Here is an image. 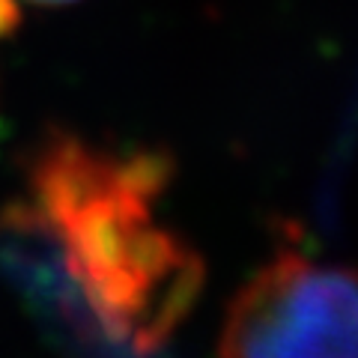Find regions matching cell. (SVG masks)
<instances>
[{
    "label": "cell",
    "mask_w": 358,
    "mask_h": 358,
    "mask_svg": "<svg viewBox=\"0 0 358 358\" xmlns=\"http://www.w3.org/2000/svg\"><path fill=\"white\" fill-rule=\"evenodd\" d=\"M171 173L164 152L120 155L69 131H48L27 167L24 203L54 263L105 334L138 352L159 350L203 287L200 257L152 218Z\"/></svg>",
    "instance_id": "6da1fadb"
},
{
    "label": "cell",
    "mask_w": 358,
    "mask_h": 358,
    "mask_svg": "<svg viewBox=\"0 0 358 358\" xmlns=\"http://www.w3.org/2000/svg\"><path fill=\"white\" fill-rule=\"evenodd\" d=\"M218 358H358L352 268L278 251L230 299Z\"/></svg>",
    "instance_id": "7a4b0ae2"
},
{
    "label": "cell",
    "mask_w": 358,
    "mask_h": 358,
    "mask_svg": "<svg viewBox=\"0 0 358 358\" xmlns=\"http://www.w3.org/2000/svg\"><path fill=\"white\" fill-rule=\"evenodd\" d=\"M21 27V6L18 0H0V39L13 36Z\"/></svg>",
    "instance_id": "3957f363"
},
{
    "label": "cell",
    "mask_w": 358,
    "mask_h": 358,
    "mask_svg": "<svg viewBox=\"0 0 358 358\" xmlns=\"http://www.w3.org/2000/svg\"><path fill=\"white\" fill-rule=\"evenodd\" d=\"M33 3H72V0H33Z\"/></svg>",
    "instance_id": "277c9868"
}]
</instances>
